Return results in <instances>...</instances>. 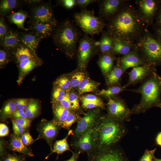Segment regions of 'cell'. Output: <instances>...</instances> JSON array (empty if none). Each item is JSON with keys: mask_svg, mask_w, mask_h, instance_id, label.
<instances>
[{"mask_svg": "<svg viewBox=\"0 0 161 161\" xmlns=\"http://www.w3.org/2000/svg\"><path fill=\"white\" fill-rule=\"evenodd\" d=\"M106 27L114 38L132 44L147 28L137 9L128 3L106 23Z\"/></svg>", "mask_w": 161, "mask_h": 161, "instance_id": "obj_1", "label": "cell"}, {"mask_svg": "<svg viewBox=\"0 0 161 161\" xmlns=\"http://www.w3.org/2000/svg\"><path fill=\"white\" fill-rule=\"evenodd\" d=\"M154 70L138 88L128 90L141 95L140 102L131 109V114L144 113L153 107L161 108V78Z\"/></svg>", "mask_w": 161, "mask_h": 161, "instance_id": "obj_2", "label": "cell"}, {"mask_svg": "<svg viewBox=\"0 0 161 161\" xmlns=\"http://www.w3.org/2000/svg\"><path fill=\"white\" fill-rule=\"evenodd\" d=\"M122 123L108 115L99 119L93 127L96 147L97 150L110 148L121 139L125 132Z\"/></svg>", "mask_w": 161, "mask_h": 161, "instance_id": "obj_3", "label": "cell"}, {"mask_svg": "<svg viewBox=\"0 0 161 161\" xmlns=\"http://www.w3.org/2000/svg\"><path fill=\"white\" fill-rule=\"evenodd\" d=\"M80 35L72 22L66 19L58 24L51 37L56 47L72 58L77 52Z\"/></svg>", "mask_w": 161, "mask_h": 161, "instance_id": "obj_4", "label": "cell"}, {"mask_svg": "<svg viewBox=\"0 0 161 161\" xmlns=\"http://www.w3.org/2000/svg\"><path fill=\"white\" fill-rule=\"evenodd\" d=\"M146 65L153 67L161 64V41L146 28L134 44Z\"/></svg>", "mask_w": 161, "mask_h": 161, "instance_id": "obj_5", "label": "cell"}, {"mask_svg": "<svg viewBox=\"0 0 161 161\" xmlns=\"http://www.w3.org/2000/svg\"><path fill=\"white\" fill-rule=\"evenodd\" d=\"M74 20L85 34L92 36L102 32L106 27V23L98 17L95 16L93 10L87 9L81 10L79 12L75 13L73 16Z\"/></svg>", "mask_w": 161, "mask_h": 161, "instance_id": "obj_6", "label": "cell"}, {"mask_svg": "<svg viewBox=\"0 0 161 161\" xmlns=\"http://www.w3.org/2000/svg\"><path fill=\"white\" fill-rule=\"evenodd\" d=\"M98 51L97 41L85 34L80 40L77 51L78 67L84 69L91 57Z\"/></svg>", "mask_w": 161, "mask_h": 161, "instance_id": "obj_7", "label": "cell"}, {"mask_svg": "<svg viewBox=\"0 0 161 161\" xmlns=\"http://www.w3.org/2000/svg\"><path fill=\"white\" fill-rule=\"evenodd\" d=\"M115 96L108 99L107 103L108 115L121 123L129 121L131 114V109L123 100Z\"/></svg>", "mask_w": 161, "mask_h": 161, "instance_id": "obj_8", "label": "cell"}, {"mask_svg": "<svg viewBox=\"0 0 161 161\" xmlns=\"http://www.w3.org/2000/svg\"><path fill=\"white\" fill-rule=\"evenodd\" d=\"M30 21L46 23L56 27L58 23L54 14L50 3H40L32 7Z\"/></svg>", "mask_w": 161, "mask_h": 161, "instance_id": "obj_9", "label": "cell"}, {"mask_svg": "<svg viewBox=\"0 0 161 161\" xmlns=\"http://www.w3.org/2000/svg\"><path fill=\"white\" fill-rule=\"evenodd\" d=\"M127 0H99L98 17L106 23L116 16L128 3Z\"/></svg>", "mask_w": 161, "mask_h": 161, "instance_id": "obj_10", "label": "cell"}, {"mask_svg": "<svg viewBox=\"0 0 161 161\" xmlns=\"http://www.w3.org/2000/svg\"><path fill=\"white\" fill-rule=\"evenodd\" d=\"M135 3L137 10L148 27L153 23L158 8V3L154 0H137Z\"/></svg>", "mask_w": 161, "mask_h": 161, "instance_id": "obj_11", "label": "cell"}, {"mask_svg": "<svg viewBox=\"0 0 161 161\" xmlns=\"http://www.w3.org/2000/svg\"><path fill=\"white\" fill-rule=\"evenodd\" d=\"M89 154L88 161H128L120 151L109 148Z\"/></svg>", "mask_w": 161, "mask_h": 161, "instance_id": "obj_12", "label": "cell"}, {"mask_svg": "<svg viewBox=\"0 0 161 161\" xmlns=\"http://www.w3.org/2000/svg\"><path fill=\"white\" fill-rule=\"evenodd\" d=\"M99 114V109L90 110L78 121L74 134L76 136L80 137L88 129L93 127L98 120Z\"/></svg>", "mask_w": 161, "mask_h": 161, "instance_id": "obj_13", "label": "cell"}, {"mask_svg": "<svg viewBox=\"0 0 161 161\" xmlns=\"http://www.w3.org/2000/svg\"><path fill=\"white\" fill-rule=\"evenodd\" d=\"M154 70V67L146 64L133 68L128 73V80L124 86L126 88L129 86L142 82Z\"/></svg>", "mask_w": 161, "mask_h": 161, "instance_id": "obj_14", "label": "cell"}, {"mask_svg": "<svg viewBox=\"0 0 161 161\" xmlns=\"http://www.w3.org/2000/svg\"><path fill=\"white\" fill-rule=\"evenodd\" d=\"M117 61L124 72L130 68L145 64L134 48L128 53L117 58Z\"/></svg>", "mask_w": 161, "mask_h": 161, "instance_id": "obj_15", "label": "cell"}, {"mask_svg": "<svg viewBox=\"0 0 161 161\" xmlns=\"http://www.w3.org/2000/svg\"><path fill=\"white\" fill-rule=\"evenodd\" d=\"M75 145L80 150V152H86L89 154L92 152L96 147L93 127L90 129L82 134Z\"/></svg>", "mask_w": 161, "mask_h": 161, "instance_id": "obj_16", "label": "cell"}, {"mask_svg": "<svg viewBox=\"0 0 161 161\" xmlns=\"http://www.w3.org/2000/svg\"><path fill=\"white\" fill-rule=\"evenodd\" d=\"M44 121L40 126L39 132L42 137L52 146L53 140L58 134L60 126L54 120Z\"/></svg>", "mask_w": 161, "mask_h": 161, "instance_id": "obj_17", "label": "cell"}, {"mask_svg": "<svg viewBox=\"0 0 161 161\" xmlns=\"http://www.w3.org/2000/svg\"><path fill=\"white\" fill-rule=\"evenodd\" d=\"M21 43V32L10 29L0 41L1 48L10 52Z\"/></svg>", "mask_w": 161, "mask_h": 161, "instance_id": "obj_18", "label": "cell"}, {"mask_svg": "<svg viewBox=\"0 0 161 161\" xmlns=\"http://www.w3.org/2000/svg\"><path fill=\"white\" fill-rule=\"evenodd\" d=\"M29 28L35 32L42 39L51 37L56 27L50 24L30 21Z\"/></svg>", "mask_w": 161, "mask_h": 161, "instance_id": "obj_19", "label": "cell"}, {"mask_svg": "<svg viewBox=\"0 0 161 161\" xmlns=\"http://www.w3.org/2000/svg\"><path fill=\"white\" fill-rule=\"evenodd\" d=\"M30 30L21 32V41L32 52L36 54V50L42 39L35 32Z\"/></svg>", "mask_w": 161, "mask_h": 161, "instance_id": "obj_20", "label": "cell"}, {"mask_svg": "<svg viewBox=\"0 0 161 161\" xmlns=\"http://www.w3.org/2000/svg\"><path fill=\"white\" fill-rule=\"evenodd\" d=\"M124 72L117 61L116 65L113 67L110 71L106 75L107 84L109 86H120V82Z\"/></svg>", "mask_w": 161, "mask_h": 161, "instance_id": "obj_21", "label": "cell"}, {"mask_svg": "<svg viewBox=\"0 0 161 161\" xmlns=\"http://www.w3.org/2000/svg\"><path fill=\"white\" fill-rule=\"evenodd\" d=\"M17 63L26 59L37 57L36 54L32 52L31 50L22 43L11 52Z\"/></svg>", "mask_w": 161, "mask_h": 161, "instance_id": "obj_22", "label": "cell"}, {"mask_svg": "<svg viewBox=\"0 0 161 161\" xmlns=\"http://www.w3.org/2000/svg\"><path fill=\"white\" fill-rule=\"evenodd\" d=\"M101 33L100 40L97 41L99 51L101 54L111 52L114 38L107 30Z\"/></svg>", "mask_w": 161, "mask_h": 161, "instance_id": "obj_23", "label": "cell"}, {"mask_svg": "<svg viewBox=\"0 0 161 161\" xmlns=\"http://www.w3.org/2000/svg\"><path fill=\"white\" fill-rule=\"evenodd\" d=\"M10 148L11 151L18 152L24 154L32 157L34 154L22 143L20 137L14 134L10 137L9 144Z\"/></svg>", "mask_w": 161, "mask_h": 161, "instance_id": "obj_24", "label": "cell"}, {"mask_svg": "<svg viewBox=\"0 0 161 161\" xmlns=\"http://www.w3.org/2000/svg\"><path fill=\"white\" fill-rule=\"evenodd\" d=\"M111 53L114 55H125L134 48V44H131L120 39L114 38Z\"/></svg>", "mask_w": 161, "mask_h": 161, "instance_id": "obj_25", "label": "cell"}, {"mask_svg": "<svg viewBox=\"0 0 161 161\" xmlns=\"http://www.w3.org/2000/svg\"><path fill=\"white\" fill-rule=\"evenodd\" d=\"M116 59L115 55L111 52L101 54L98 63L105 76L113 68L114 62Z\"/></svg>", "mask_w": 161, "mask_h": 161, "instance_id": "obj_26", "label": "cell"}, {"mask_svg": "<svg viewBox=\"0 0 161 161\" xmlns=\"http://www.w3.org/2000/svg\"><path fill=\"white\" fill-rule=\"evenodd\" d=\"M28 17V13L24 10H19L7 16L6 18L10 22L16 25L18 28L27 31L30 30L24 26V23Z\"/></svg>", "mask_w": 161, "mask_h": 161, "instance_id": "obj_27", "label": "cell"}, {"mask_svg": "<svg viewBox=\"0 0 161 161\" xmlns=\"http://www.w3.org/2000/svg\"><path fill=\"white\" fill-rule=\"evenodd\" d=\"M53 112L55 119L54 120L60 126L66 119L71 112L70 110L66 109L59 103H54Z\"/></svg>", "mask_w": 161, "mask_h": 161, "instance_id": "obj_28", "label": "cell"}, {"mask_svg": "<svg viewBox=\"0 0 161 161\" xmlns=\"http://www.w3.org/2000/svg\"><path fill=\"white\" fill-rule=\"evenodd\" d=\"M72 134V131L70 130L64 138L56 141L54 144L51 153L46 157V159L53 153H56L58 156L66 151H70L69 145L67 142V139L69 136Z\"/></svg>", "mask_w": 161, "mask_h": 161, "instance_id": "obj_29", "label": "cell"}, {"mask_svg": "<svg viewBox=\"0 0 161 161\" xmlns=\"http://www.w3.org/2000/svg\"><path fill=\"white\" fill-rule=\"evenodd\" d=\"M40 60L38 57L26 59L18 63L21 73L25 75L29 73L39 63Z\"/></svg>", "mask_w": 161, "mask_h": 161, "instance_id": "obj_30", "label": "cell"}, {"mask_svg": "<svg viewBox=\"0 0 161 161\" xmlns=\"http://www.w3.org/2000/svg\"><path fill=\"white\" fill-rule=\"evenodd\" d=\"M20 1L17 0H2L0 1V16L3 17L17 7Z\"/></svg>", "mask_w": 161, "mask_h": 161, "instance_id": "obj_31", "label": "cell"}, {"mask_svg": "<svg viewBox=\"0 0 161 161\" xmlns=\"http://www.w3.org/2000/svg\"><path fill=\"white\" fill-rule=\"evenodd\" d=\"M127 90L124 86H111L106 89H102L99 91L97 93V95L108 99L115 96L120 93Z\"/></svg>", "mask_w": 161, "mask_h": 161, "instance_id": "obj_32", "label": "cell"}, {"mask_svg": "<svg viewBox=\"0 0 161 161\" xmlns=\"http://www.w3.org/2000/svg\"><path fill=\"white\" fill-rule=\"evenodd\" d=\"M99 85L88 78H85L78 86V91L80 94L92 92L95 91Z\"/></svg>", "mask_w": 161, "mask_h": 161, "instance_id": "obj_33", "label": "cell"}, {"mask_svg": "<svg viewBox=\"0 0 161 161\" xmlns=\"http://www.w3.org/2000/svg\"><path fill=\"white\" fill-rule=\"evenodd\" d=\"M29 118L33 119L38 114L39 106L37 102L35 100L30 101L26 108L24 110Z\"/></svg>", "mask_w": 161, "mask_h": 161, "instance_id": "obj_34", "label": "cell"}, {"mask_svg": "<svg viewBox=\"0 0 161 161\" xmlns=\"http://www.w3.org/2000/svg\"><path fill=\"white\" fill-rule=\"evenodd\" d=\"M17 109L14 102L10 101L7 102L2 109L3 117L6 118L12 116Z\"/></svg>", "mask_w": 161, "mask_h": 161, "instance_id": "obj_35", "label": "cell"}, {"mask_svg": "<svg viewBox=\"0 0 161 161\" xmlns=\"http://www.w3.org/2000/svg\"><path fill=\"white\" fill-rule=\"evenodd\" d=\"M55 87L65 90L70 87V80L66 76L63 75L57 79L55 82Z\"/></svg>", "mask_w": 161, "mask_h": 161, "instance_id": "obj_36", "label": "cell"}, {"mask_svg": "<svg viewBox=\"0 0 161 161\" xmlns=\"http://www.w3.org/2000/svg\"><path fill=\"white\" fill-rule=\"evenodd\" d=\"M80 117L74 112H71L69 115L61 124V127L65 129H69L72 125L80 119Z\"/></svg>", "mask_w": 161, "mask_h": 161, "instance_id": "obj_37", "label": "cell"}, {"mask_svg": "<svg viewBox=\"0 0 161 161\" xmlns=\"http://www.w3.org/2000/svg\"><path fill=\"white\" fill-rule=\"evenodd\" d=\"M84 73L78 71L72 75L70 80V87L75 88L78 86L80 83L85 78Z\"/></svg>", "mask_w": 161, "mask_h": 161, "instance_id": "obj_38", "label": "cell"}, {"mask_svg": "<svg viewBox=\"0 0 161 161\" xmlns=\"http://www.w3.org/2000/svg\"><path fill=\"white\" fill-rule=\"evenodd\" d=\"M66 93L64 90L55 87L53 90L52 97L54 103H59L64 98Z\"/></svg>", "mask_w": 161, "mask_h": 161, "instance_id": "obj_39", "label": "cell"}, {"mask_svg": "<svg viewBox=\"0 0 161 161\" xmlns=\"http://www.w3.org/2000/svg\"><path fill=\"white\" fill-rule=\"evenodd\" d=\"M11 52L6 49L0 48V66L2 67L7 64L9 61Z\"/></svg>", "mask_w": 161, "mask_h": 161, "instance_id": "obj_40", "label": "cell"}, {"mask_svg": "<svg viewBox=\"0 0 161 161\" xmlns=\"http://www.w3.org/2000/svg\"><path fill=\"white\" fill-rule=\"evenodd\" d=\"M81 100L82 102L97 103L104 104L101 99L97 96L92 94H88L82 96L81 97Z\"/></svg>", "mask_w": 161, "mask_h": 161, "instance_id": "obj_41", "label": "cell"}, {"mask_svg": "<svg viewBox=\"0 0 161 161\" xmlns=\"http://www.w3.org/2000/svg\"><path fill=\"white\" fill-rule=\"evenodd\" d=\"M69 98L71 109L74 110L78 109L80 106L79 100L77 95L73 92L69 94Z\"/></svg>", "mask_w": 161, "mask_h": 161, "instance_id": "obj_42", "label": "cell"}, {"mask_svg": "<svg viewBox=\"0 0 161 161\" xmlns=\"http://www.w3.org/2000/svg\"><path fill=\"white\" fill-rule=\"evenodd\" d=\"M157 148L149 150L146 149L138 161H153L154 153Z\"/></svg>", "mask_w": 161, "mask_h": 161, "instance_id": "obj_43", "label": "cell"}, {"mask_svg": "<svg viewBox=\"0 0 161 161\" xmlns=\"http://www.w3.org/2000/svg\"><path fill=\"white\" fill-rule=\"evenodd\" d=\"M10 29L3 17L0 16V41L3 38Z\"/></svg>", "mask_w": 161, "mask_h": 161, "instance_id": "obj_44", "label": "cell"}, {"mask_svg": "<svg viewBox=\"0 0 161 161\" xmlns=\"http://www.w3.org/2000/svg\"><path fill=\"white\" fill-rule=\"evenodd\" d=\"M57 3L68 9L73 8L77 5L76 0H60L57 1Z\"/></svg>", "mask_w": 161, "mask_h": 161, "instance_id": "obj_45", "label": "cell"}, {"mask_svg": "<svg viewBox=\"0 0 161 161\" xmlns=\"http://www.w3.org/2000/svg\"><path fill=\"white\" fill-rule=\"evenodd\" d=\"M14 134L19 136L25 132L26 129L16 122L14 119L12 120Z\"/></svg>", "mask_w": 161, "mask_h": 161, "instance_id": "obj_46", "label": "cell"}, {"mask_svg": "<svg viewBox=\"0 0 161 161\" xmlns=\"http://www.w3.org/2000/svg\"><path fill=\"white\" fill-rule=\"evenodd\" d=\"M97 0H76L77 5L80 7L81 10L86 9V7L90 4L97 2Z\"/></svg>", "mask_w": 161, "mask_h": 161, "instance_id": "obj_47", "label": "cell"}, {"mask_svg": "<svg viewBox=\"0 0 161 161\" xmlns=\"http://www.w3.org/2000/svg\"><path fill=\"white\" fill-rule=\"evenodd\" d=\"M20 137L22 143L26 146L31 144L34 141L31 136L28 132H25L23 133L21 135Z\"/></svg>", "mask_w": 161, "mask_h": 161, "instance_id": "obj_48", "label": "cell"}, {"mask_svg": "<svg viewBox=\"0 0 161 161\" xmlns=\"http://www.w3.org/2000/svg\"><path fill=\"white\" fill-rule=\"evenodd\" d=\"M2 161H26L23 157L16 154H7L3 160Z\"/></svg>", "mask_w": 161, "mask_h": 161, "instance_id": "obj_49", "label": "cell"}, {"mask_svg": "<svg viewBox=\"0 0 161 161\" xmlns=\"http://www.w3.org/2000/svg\"><path fill=\"white\" fill-rule=\"evenodd\" d=\"M14 120L16 122L26 129L30 126L31 121L29 118H20Z\"/></svg>", "mask_w": 161, "mask_h": 161, "instance_id": "obj_50", "label": "cell"}, {"mask_svg": "<svg viewBox=\"0 0 161 161\" xmlns=\"http://www.w3.org/2000/svg\"><path fill=\"white\" fill-rule=\"evenodd\" d=\"M69 94L68 92L66 93L64 98L59 103L65 108L70 110L71 109L69 98Z\"/></svg>", "mask_w": 161, "mask_h": 161, "instance_id": "obj_51", "label": "cell"}, {"mask_svg": "<svg viewBox=\"0 0 161 161\" xmlns=\"http://www.w3.org/2000/svg\"><path fill=\"white\" fill-rule=\"evenodd\" d=\"M12 116L14 119L20 118H29L24 110H23L17 109Z\"/></svg>", "mask_w": 161, "mask_h": 161, "instance_id": "obj_52", "label": "cell"}, {"mask_svg": "<svg viewBox=\"0 0 161 161\" xmlns=\"http://www.w3.org/2000/svg\"><path fill=\"white\" fill-rule=\"evenodd\" d=\"M9 130L6 125L3 123L0 124V136L3 137L7 136L9 134Z\"/></svg>", "mask_w": 161, "mask_h": 161, "instance_id": "obj_53", "label": "cell"}, {"mask_svg": "<svg viewBox=\"0 0 161 161\" xmlns=\"http://www.w3.org/2000/svg\"><path fill=\"white\" fill-rule=\"evenodd\" d=\"M80 152H72L71 157L68 160L65 161H78V157Z\"/></svg>", "mask_w": 161, "mask_h": 161, "instance_id": "obj_54", "label": "cell"}, {"mask_svg": "<svg viewBox=\"0 0 161 161\" xmlns=\"http://www.w3.org/2000/svg\"><path fill=\"white\" fill-rule=\"evenodd\" d=\"M14 102L16 105L17 106L29 102H28L27 99H19L16 100Z\"/></svg>", "mask_w": 161, "mask_h": 161, "instance_id": "obj_55", "label": "cell"}, {"mask_svg": "<svg viewBox=\"0 0 161 161\" xmlns=\"http://www.w3.org/2000/svg\"><path fill=\"white\" fill-rule=\"evenodd\" d=\"M155 142L157 145L161 147V131L157 135L155 138Z\"/></svg>", "mask_w": 161, "mask_h": 161, "instance_id": "obj_56", "label": "cell"}, {"mask_svg": "<svg viewBox=\"0 0 161 161\" xmlns=\"http://www.w3.org/2000/svg\"><path fill=\"white\" fill-rule=\"evenodd\" d=\"M24 2H25L26 4H28L32 5H36L40 3L41 2L40 0H24Z\"/></svg>", "mask_w": 161, "mask_h": 161, "instance_id": "obj_57", "label": "cell"}, {"mask_svg": "<svg viewBox=\"0 0 161 161\" xmlns=\"http://www.w3.org/2000/svg\"><path fill=\"white\" fill-rule=\"evenodd\" d=\"M156 32L157 34V37L160 40H161V26L157 29Z\"/></svg>", "mask_w": 161, "mask_h": 161, "instance_id": "obj_58", "label": "cell"}, {"mask_svg": "<svg viewBox=\"0 0 161 161\" xmlns=\"http://www.w3.org/2000/svg\"><path fill=\"white\" fill-rule=\"evenodd\" d=\"M157 17V21L159 25L161 26V9Z\"/></svg>", "mask_w": 161, "mask_h": 161, "instance_id": "obj_59", "label": "cell"}, {"mask_svg": "<svg viewBox=\"0 0 161 161\" xmlns=\"http://www.w3.org/2000/svg\"><path fill=\"white\" fill-rule=\"evenodd\" d=\"M153 161H161V158L158 159L155 157L154 158Z\"/></svg>", "mask_w": 161, "mask_h": 161, "instance_id": "obj_60", "label": "cell"}]
</instances>
